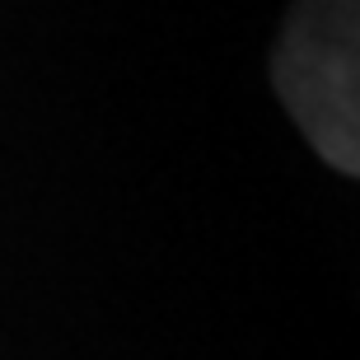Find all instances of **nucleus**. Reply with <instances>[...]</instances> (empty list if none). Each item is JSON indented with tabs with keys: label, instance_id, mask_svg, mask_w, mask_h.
<instances>
[{
	"label": "nucleus",
	"instance_id": "obj_1",
	"mask_svg": "<svg viewBox=\"0 0 360 360\" xmlns=\"http://www.w3.org/2000/svg\"><path fill=\"white\" fill-rule=\"evenodd\" d=\"M276 84L319 150L356 174V0H300L276 52Z\"/></svg>",
	"mask_w": 360,
	"mask_h": 360
}]
</instances>
